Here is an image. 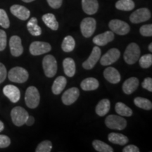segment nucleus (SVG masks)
I'll list each match as a JSON object with an SVG mask.
<instances>
[{"mask_svg":"<svg viewBox=\"0 0 152 152\" xmlns=\"http://www.w3.org/2000/svg\"><path fill=\"white\" fill-rule=\"evenodd\" d=\"M40 95L37 87L30 86L28 87L25 94V102L30 109H35L39 106Z\"/></svg>","mask_w":152,"mask_h":152,"instance_id":"1","label":"nucleus"},{"mask_svg":"<svg viewBox=\"0 0 152 152\" xmlns=\"http://www.w3.org/2000/svg\"><path fill=\"white\" fill-rule=\"evenodd\" d=\"M8 77L9 80L14 83H23L28 80L29 74L25 68L16 66L9 71Z\"/></svg>","mask_w":152,"mask_h":152,"instance_id":"2","label":"nucleus"},{"mask_svg":"<svg viewBox=\"0 0 152 152\" xmlns=\"http://www.w3.org/2000/svg\"><path fill=\"white\" fill-rule=\"evenodd\" d=\"M29 116L28 111L20 106H16L11 111V117L12 122L15 125L20 127L26 124Z\"/></svg>","mask_w":152,"mask_h":152,"instance_id":"3","label":"nucleus"},{"mask_svg":"<svg viewBox=\"0 0 152 152\" xmlns=\"http://www.w3.org/2000/svg\"><path fill=\"white\" fill-rule=\"evenodd\" d=\"M140 56V47L136 43H130L124 52V60L128 64L132 65L137 61Z\"/></svg>","mask_w":152,"mask_h":152,"instance_id":"4","label":"nucleus"},{"mask_svg":"<svg viewBox=\"0 0 152 152\" xmlns=\"http://www.w3.org/2000/svg\"><path fill=\"white\" fill-rule=\"evenodd\" d=\"M42 67L45 75L47 77H54L57 72V62L56 58L52 55H46L43 58Z\"/></svg>","mask_w":152,"mask_h":152,"instance_id":"5","label":"nucleus"},{"mask_svg":"<svg viewBox=\"0 0 152 152\" xmlns=\"http://www.w3.org/2000/svg\"><path fill=\"white\" fill-rule=\"evenodd\" d=\"M105 124L110 129L123 130L127 126V121L119 115H110L106 117Z\"/></svg>","mask_w":152,"mask_h":152,"instance_id":"6","label":"nucleus"},{"mask_svg":"<svg viewBox=\"0 0 152 152\" xmlns=\"http://www.w3.org/2000/svg\"><path fill=\"white\" fill-rule=\"evenodd\" d=\"M109 27L113 33L119 35H127L130 30V26L126 22L118 19L111 20L109 23Z\"/></svg>","mask_w":152,"mask_h":152,"instance_id":"7","label":"nucleus"},{"mask_svg":"<svg viewBox=\"0 0 152 152\" xmlns=\"http://www.w3.org/2000/svg\"><path fill=\"white\" fill-rule=\"evenodd\" d=\"M96 27V21L94 18H85L80 23V30L82 35L85 37L89 38L94 34Z\"/></svg>","mask_w":152,"mask_h":152,"instance_id":"8","label":"nucleus"},{"mask_svg":"<svg viewBox=\"0 0 152 152\" xmlns=\"http://www.w3.org/2000/svg\"><path fill=\"white\" fill-rule=\"evenodd\" d=\"M52 47L49 43L45 42L35 41L30 45V53L33 56H39L43 54H46L51 51Z\"/></svg>","mask_w":152,"mask_h":152,"instance_id":"9","label":"nucleus"},{"mask_svg":"<svg viewBox=\"0 0 152 152\" xmlns=\"http://www.w3.org/2000/svg\"><path fill=\"white\" fill-rule=\"evenodd\" d=\"M151 17V12L147 8H140L134 11L130 16V20L132 23H140L147 21Z\"/></svg>","mask_w":152,"mask_h":152,"instance_id":"10","label":"nucleus"},{"mask_svg":"<svg viewBox=\"0 0 152 152\" xmlns=\"http://www.w3.org/2000/svg\"><path fill=\"white\" fill-rule=\"evenodd\" d=\"M121 56V52L116 48L109 49L102 58H100V64L102 66L111 65L113 63L116 62Z\"/></svg>","mask_w":152,"mask_h":152,"instance_id":"11","label":"nucleus"},{"mask_svg":"<svg viewBox=\"0 0 152 152\" xmlns=\"http://www.w3.org/2000/svg\"><path fill=\"white\" fill-rule=\"evenodd\" d=\"M9 47H10L11 54L15 57H18L23 53L21 39L17 35H14L10 38L9 40Z\"/></svg>","mask_w":152,"mask_h":152,"instance_id":"12","label":"nucleus"},{"mask_svg":"<svg viewBox=\"0 0 152 152\" xmlns=\"http://www.w3.org/2000/svg\"><path fill=\"white\" fill-rule=\"evenodd\" d=\"M80 96V91L77 87H71L68 89L62 95V102L65 105L69 106L77 101Z\"/></svg>","mask_w":152,"mask_h":152,"instance_id":"13","label":"nucleus"},{"mask_svg":"<svg viewBox=\"0 0 152 152\" xmlns=\"http://www.w3.org/2000/svg\"><path fill=\"white\" fill-rule=\"evenodd\" d=\"M101 57V49L98 46L93 47V49L89 58L83 62V67L86 70H91L94 67Z\"/></svg>","mask_w":152,"mask_h":152,"instance_id":"14","label":"nucleus"},{"mask_svg":"<svg viewBox=\"0 0 152 152\" xmlns=\"http://www.w3.org/2000/svg\"><path fill=\"white\" fill-rule=\"evenodd\" d=\"M4 94L12 103H17L20 98V92L16 86L13 85H7L3 88Z\"/></svg>","mask_w":152,"mask_h":152,"instance_id":"15","label":"nucleus"},{"mask_svg":"<svg viewBox=\"0 0 152 152\" xmlns=\"http://www.w3.org/2000/svg\"><path fill=\"white\" fill-rule=\"evenodd\" d=\"M11 13L16 18L22 20H26L29 18L30 11L26 7L19 4H14L11 6L10 8Z\"/></svg>","mask_w":152,"mask_h":152,"instance_id":"16","label":"nucleus"},{"mask_svg":"<svg viewBox=\"0 0 152 152\" xmlns=\"http://www.w3.org/2000/svg\"><path fill=\"white\" fill-rule=\"evenodd\" d=\"M114 39V33L112 31H106L105 33L99 34L93 38L92 42L96 46H105L109 42Z\"/></svg>","mask_w":152,"mask_h":152,"instance_id":"17","label":"nucleus"},{"mask_svg":"<svg viewBox=\"0 0 152 152\" xmlns=\"http://www.w3.org/2000/svg\"><path fill=\"white\" fill-rule=\"evenodd\" d=\"M104 76L105 79L112 84H117L121 81V74L118 70L113 67L106 68L104 71Z\"/></svg>","mask_w":152,"mask_h":152,"instance_id":"18","label":"nucleus"},{"mask_svg":"<svg viewBox=\"0 0 152 152\" xmlns=\"http://www.w3.org/2000/svg\"><path fill=\"white\" fill-rule=\"evenodd\" d=\"M82 7L85 14L88 15L95 14L99 9L97 0H82Z\"/></svg>","mask_w":152,"mask_h":152,"instance_id":"19","label":"nucleus"},{"mask_svg":"<svg viewBox=\"0 0 152 152\" xmlns=\"http://www.w3.org/2000/svg\"><path fill=\"white\" fill-rule=\"evenodd\" d=\"M139 86V80L135 77H132L126 80L123 85V91L125 94H131L135 91Z\"/></svg>","mask_w":152,"mask_h":152,"instance_id":"20","label":"nucleus"},{"mask_svg":"<svg viewBox=\"0 0 152 152\" xmlns=\"http://www.w3.org/2000/svg\"><path fill=\"white\" fill-rule=\"evenodd\" d=\"M63 67H64V73L68 77H72L75 75L76 68L75 63L73 58H66L63 61Z\"/></svg>","mask_w":152,"mask_h":152,"instance_id":"21","label":"nucleus"},{"mask_svg":"<svg viewBox=\"0 0 152 152\" xmlns=\"http://www.w3.org/2000/svg\"><path fill=\"white\" fill-rule=\"evenodd\" d=\"M110 109H111L110 101L107 99H104L97 104L95 111L99 116H104L109 113Z\"/></svg>","mask_w":152,"mask_h":152,"instance_id":"22","label":"nucleus"},{"mask_svg":"<svg viewBox=\"0 0 152 152\" xmlns=\"http://www.w3.org/2000/svg\"><path fill=\"white\" fill-rule=\"evenodd\" d=\"M99 86V83L94 77H87L80 83V87L84 91H93Z\"/></svg>","mask_w":152,"mask_h":152,"instance_id":"23","label":"nucleus"},{"mask_svg":"<svg viewBox=\"0 0 152 152\" xmlns=\"http://www.w3.org/2000/svg\"><path fill=\"white\" fill-rule=\"evenodd\" d=\"M66 83H67V80H66L65 77L58 76V77H56L52 85V92L56 95L59 94L66 87Z\"/></svg>","mask_w":152,"mask_h":152,"instance_id":"24","label":"nucleus"},{"mask_svg":"<svg viewBox=\"0 0 152 152\" xmlns=\"http://www.w3.org/2000/svg\"><path fill=\"white\" fill-rule=\"evenodd\" d=\"M45 24L52 30H57L58 28V23L57 21L56 16L53 14H46L42 17Z\"/></svg>","mask_w":152,"mask_h":152,"instance_id":"25","label":"nucleus"},{"mask_svg":"<svg viewBox=\"0 0 152 152\" xmlns=\"http://www.w3.org/2000/svg\"><path fill=\"white\" fill-rule=\"evenodd\" d=\"M108 140L111 143L118 145H125L128 142V138L121 133L111 132L108 136Z\"/></svg>","mask_w":152,"mask_h":152,"instance_id":"26","label":"nucleus"},{"mask_svg":"<svg viewBox=\"0 0 152 152\" xmlns=\"http://www.w3.org/2000/svg\"><path fill=\"white\" fill-rule=\"evenodd\" d=\"M27 28L28 32L33 36H39L42 34L41 28L38 26L37 19L33 17L28 20L27 23Z\"/></svg>","mask_w":152,"mask_h":152,"instance_id":"27","label":"nucleus"},{"mask_svg":"<svg viewBox=\"0 0 152 152\" xmlns=\"http://www.w3.org/2000/svg\"><path fill=\"white\" fill-rule=\"evenodd\" d=\"M115 112L121 116L130 117L132 115V110L122 102H118L115 106Z\"/></svg>","mask_w":152,"mask_h":152,"instance_id":"28","label":"nucleus"},{"mask_svg":"<svg viewBox=\"0 0 152 152\" xmlns=\"http://www.w3.org/2000/svg\"><path fill=\"white\" fill-rule=\"evenodd\" d=\"M75 47V41L72 36H66L64 37L61 44V48L65 52H71Z\"/></svg>","mask_w":152,"mask_h":152,"instance_id":"29","label":"nucleus"},{"mask_svg":"<svg viewBox=\"0 0 152 152\" xmlns=\"http://www.w3.org/2000/svg\"><path fill=\"white\" fill-rule=\"evenodd\" d=\"M115 6L118 10L129 11L134 8V3L132 0H118Z\"/></svg>","mask_w":152,"mask_h":152,"instance_id":"30","label":"nucleus"},{"mask_svg":"<svg viewBox=\"0 0 152 152\" xmlns=\"http://www.w3.org/2000/svg\"><path fill=\"white\" fill-rule=\"evenodd\" d=\"M92 146L96 151L99 152H113V149L109 144L100 140H94L92 142Z\"/></svg>","mask_w":152,"mask_h":152,"instance_id":"31","label":"nucleus"},{"mask_svg":"<svg viewBox=\"0 0 152 152\" xmlns=\"http://www.w3.org/2000/svg\"><path fill=\"white\" fill-rule=\"evenodd\" d=\"M134 103L137 107L147 110V111H149V110H151L152 109L151 102L146 98L138 96V97H136L134 99Z\"/></svg>","mask_w":152,"mask_h":152,"instance_id":"32","label":"nucleus"},{"mask_svg":"<svg viewBox=\"0 0 152 152\" xmlns=\"http://www.w3.org/2000/svg\"><path fill=\"white\" fill-rule=\"evenodd\" d=\"M52 149V143L49 140H45L39 144L36 148V152H50Z\"/></svg>","mask_w":152,"mask_h":152,"instance_id":"33","label":"nucleus"},{"mask_svg":"<svg viewBox=\"0 0 152 152\" xmlns=\"http://www.w3.org/2000/svg\"><path fill=\"white\" fill-rule=\"evenodd\" d=\"M139 63L142 68H148L152 65V55L145 54L139 58Z\"/></svg>","mask_w":152,"mask_h":152,"instance_id":"34","label":"nucleus"},{"mask_svg":"<svg viewBox=\"0 0 152 152\" xmlns=\"http://www.w3.org/2000/svg\"><path fill=\"white\" fill-rule=\"evenodd\" d=\"M0 26L5 29H7L10 26V21L8 15L5 10L2 9H0Z\"/></svg>","mask_w":152,"mask_h":152,"instance_id":"35","label":"nucleus"},{"mask_svg":"<svg viewBox=\"0 0 152 152\" xmlns=\"http://www.w3.org/2000/svg\"><path fill=\"white\" fill-rule=\"evenodd\" d=\"M140 34L144 37H151L152 36V25L147 24L142 26L140 29Z\"/></svg>","mask_w":152,"mask_h":152,"instance_id":"36","label":"nucleus"},{"mask_svg":"<svg viewBox=\"0 0 152 152\" xmlns=\"http://www.w3.org/2000/svg\"><path fill=\"white\" fill-rule=\"evenodd\" d=\"M7 33L3 30L0 29V52H2L7 47Z\"/></svg>","mask_w":152,"mask_h":152,"instance_id":"37","label":"nucleus"},{"mask_svg":"<svg viewBox=\"0 0 152 152\" xmlns=\"http://www.w3.org/2000/svg\"><path fill=\"white\" fill-rule=\"evenodd\" d=\"M11 144V140L8 136L0 134V148H7Z\"/></svg>","mask_w":152,"mask_h":152,"instance_id":"38","label":"nucleus"},{"mask_svg":"<svg viewBox=\"0 0 152 152\" xmlns=\"http://www.w3.org/2000/svg\"><path fill=\"white\" fill-rule=\"evenodd\" d=\"M142 86L143 88L149 91V92H152V79L151 77H147L142 82Z\"/></svg>","mask_w":152,"mask_h":152,"instance_id":"39","label":"nucleus"},{"mask_svg":"<svg viewBox=\"0 0 152 152\" xmlns=\"http://www.w3.org/2000/svg\"><path fill=\"white\" fill-rule=\"evenodd\" d=\"M47 1L50 7L54 9H59L63 3V0H47Z\"/></svg>","mask_w":152,"mask_h":152,"instance_id":"40","label":"nucleus"},{"mask_svg":"<svg viewBox=\"0 0 152 152\" xmlns=\"http://www.w3.org/2000/svg\"><path fill=\"white\" fill-rule=\"evenodd\" d=\"M7 76V71L5 66L0 63V83H3L5 80Z\"/></svg>","mask_w":152,"mask_h":152,"instance_id":"41","label":"nucleus"},{"mask_svg":"<svg viewBox=\"0 0 152 152\" xmlns=\"http://www.w3.org/2000/svg\"><path fill=\"white\" fill-rule=\"evenodd\" d=\"M123 152H140V149L137 147L133 144L128 145L123 149Z\"/></svg>","mask_w":152,"mask_h":152,"instance_id":"42","label":"nucleus"},{"mask_svg":"<svg viewBox=\"0 0 152 152\" xmlns=\"http://www.w3.org/2000/svg\"><path fill=\"white\" fill-rule=\"evenodd\" d=\"M35 123V118H34L33 116H31V115H29L27 121H26V124L28 125V126H31L33 125Z\"/></svg>","mask_w":152,"mask_h":152,"instance_id":"43","label":"nucleus"},{"mask_svg":"<svg viewBox=\"0 0 152 152\" xmlns=\"http://www.w3.org/2000/svg\"><path fill=\"white\" fill-rule=\"evenodd\" d=\"M4 125L2 121H0V132H2V131L4 130Z\"/></svg>","mask_w":152,"mask_h":152,"instance_id":"44","label":"nucleus"},{"mask_svg":"<svg viewBox=\"0 0 152 152\" xmlns=\"http://www.w3.org/2000/svg\"><path fill=\"white\" fill-rule=\"evenodd\" d=\"M23 1H24V2L26 3H30V2H32V1H35V0H22Z\"/></svg>","mask_w":152,"mask_h":152,"instance_id":"45","label":"nucleus"},{"mask_svg":"<svg viewBox=\"0 0 152 152\" xmlns=\"http://www.w3.org/2000/svg\"><path fill=\"white\" fill-rule=\"evenodd\" d=\"M149 49L150 52H152V43H151L149 46Z\"/></svg>","mask_w":152,"mask_h":152,"instance_id":"46","label":"nucleus"}]
</instances>
